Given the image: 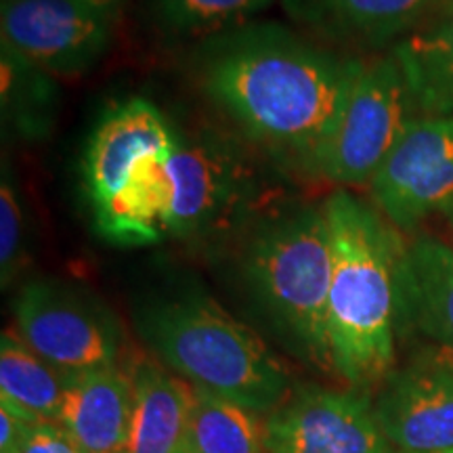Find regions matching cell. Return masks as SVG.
Listing matches in <instances>:
<instances>
[{
    "label": "cell",
    "mask_w": 453,
    "mask_h": 453,
    "mask_svg": "<svg viewBox=\"0 0 453 453\" xmlns=\"http://www.w3.org/2000/svg\"><path fill=\"white\" fill-rule=\"evenodd\" d=\"M208 101L286 173L321 179L364 59L277 24L206 38L194 57Z\"/></svg>",
    "instance_id": "1"
},
{
    "label": "cell",
    "mask_w": 453,
    "mask_h": 453,
    "mask_svg": "<svg viewBox=\"0 0 453 453\" xmlns=\"http://www.w3.org/2000/svg\"><path fill=\"white\" fill-rule=\"evenodd\" d=\"M324 211L332 234L327 336L334 372L365 390L393 372L396 267L405 243L376 206L349 189L327 196Z\"/></svg>",
    "instance_id": "2"
},
{
    "label": "cell",
    "mask_w": 453,
    "mask_h": 453,
    "mask_svg": "<svg viewBox=\"0 0 453 453\" xmlns=\"http://www.w3.org/2000/svg\"><path fill=\"white\" fill-rule=\"evenodd\" d=\"M243 286L254 307L304 364L336 373L327 336L332 234L324 203H288L243 226Z\"/></svg>",
    "instance_id": "3"
},
{
    "label": "cell",
    "mask_w": 453,
    "mask_h": 453,
    "mask_svg": "<svg viewBox=\"0 0 453 453\" xmlns=\"http://www.w3.org/2000/svg\"><path fill=\"white\" fill-rule=\"evenodd\" d=\"M134 327L168 370L248 410L273 411L290 390L280 357L211 296L183 292L147 300L134 311Z\"/></svg>",
    "instance_id": "4"
},
{
    "label": "cell",
    "mask_w": 453,
    "mask_h": 453,
    "mask_svg": "<svg viewBox=\"0 0 453 453\" xmlns=\"http://www.w3.org/2000/svg\"><path fill=\"white\" fill-rule=\"evenodd\" d=\"M183 124L145 97L111 104L95 122L81 157V187L101 240L116 248L162 242L160 185Z\"/></svg>",
    "instance_id": "5"
},
{
    "label": "cell",
    "mask_w": 453,
    "mask_h": 453,
    "mask_svg": "<svg viewBox=\"0 0 453 453\" xmlns=\"http://www.w3.org/2000/svg\"><path fill=\"white\" fill-rule=\"evenodd\" d=\"M257 191L252 164L234 137L183 127L162 170V240L200 243L242 231L257 217Z\"/></svg>",
    "instance_id": "6"
},
{
    "label": "cell",
    "mask_w": 453,
    "mask_h": 453,
    "mask_svg": "<svg viewBox=\"0 0 453 453\" xmlns=\"http://www.w3.org/2000/svg\"><path fill=\"white\" fill-rule=\"evenodd\" d=\"M15 330L50 364L67 372L116 365L122 327L93 292L57 277H34L17 292Z\"/></svg>",
    "instance_id": "7"
},
{
    "label": "cell",
    "mask_w": 453,
    "mask_h": 453,
    "mask_svg": "<svg viewBox=\"0 0 453 453\" xmlns=\"http://www.w3.org/2000/svg\"><path fill=\"white\" fill-rule=\"evenodd\" d=\"M413 118L418 113L395 57L364 61L327 151L321 180L340 185V189L370 187Z\"/></svg>",
    "instance_id": "8"
},
{
    "label": "cell",
    "mask_w": 453,
    "mask_h": 453,
    "mask_svg": "<svg viewBox=\"0 0 453 453\" xmlns=\"http://www.w3.org/2000/svg\"><path fill=\"white\" fill-rule=\"evenodd\" d=\"M116 9L88 0H3L0 44L55 78L93 70L110 50Z\"/></svg>",
    "instance_id": "9"
},
{
    "label": "cell",
    "mask_w": 453,
    "mask_h": 453,
    "mask_svg": "<svg viewBox=\"0 0 453 453\" xmlns=\"http://www.w3.org/2000/svg\"><path fill=\"white\" fill-rule=\"evenodd\" d=\"M373 206L395 229L413 231L453 206V116L413 118L370 183Z\"/></svg>",
    "instance_id": "10"
},
{
    "label": "cell",
    "mask_w": 453,
    "mask_h": 453,
    "mask_svg": "<svg viewBox=\"0 0 453 453\" xmlns=\"http://www.w3.org/2000/svg\"><path fill=\"white\" fill-rule=\"evenodd\" d=\"M265 453H393L364 388H303L271 411Z\"/></svg>",
    "instance_id": "11"
},
{
    "label": "cell",
    "mask_w": 453,
    "mask_h": 453,
    "mask_svg": "<svg viewBox=\"0 0 453 453\" xmlns=\"http://www.w3.org/2000/svg\"><path fill=\"white\" fill-rule=\"evenodd\" d=\"M373 411L396 453L453 451V353L430 347L390 372Z\"/></svg>",
    "instance_id": "12"
},
{
    "label": "cell",
    "mask_w": 453,
    "mask_h": 453,
    "mask_svg": "<svg viewBox=\"0 0 453 453\" xmlns=\"http://www.w3.org/2000/svg\"><path fill=\"white\" fill-rule=\"evenodd\" d=\"M396 330L453 353V248L439 237L405 243L396 267Z\"/></svg>",
    "instance_id": "13"
},
{
    "label": "cell",
    "mask_w": 453,
    "mask_h": 453,
    "mask_svg": "<svg viewBox=\"0 0 453 453\" xmlns=\"http://www.w3.org/2000/svg\"><path fill=\"white\" fill-rule=\"evenodd\" d=\"M447 0H283L296 19L342 47L380 49L403 41Z\"/></svg>",
    "instance_id": "14"
},
{
    "label": "cell",
    "mask_w": 453,
    "mask_h": 453,
    "mask_svg": "<svg viewBox=\"0 0 453 453\" xmlns=\"http://www.w3.org/2000/svg\"><path fill=\"white\" fill-rule=\"evenodd\" d=\"M133 407V373L118 364L78 372L65 395L59 424L84 453H111L128 443Z\"/></svg>",
    "instance_id": "15"
},
{
    "label": "cell",
    "mask_w": 453,
    "mask_h": 453,
    "mask_svg": "<svg viewBox=\"0 0 453 453\" xmlns=\"http://www.w3.org/2000/svg\"><path fill=\"white\" fill-rule=\"evenodd\" d=\"M134 407L128 453H177L187 441L196 387L154 359L133 370Z\"/></svg>",
    "instance_id": "16"
},
{
    "label": "cell",
    "mask_w": 453,
    "mask_h": 453,
    "mask_svg": "<svg viewBox=\"0 0 453 453\" xmlns=\"http://www.w3.org/2000/svg\"><path fill=\"white\" fill-rule=\"evenodd\" d=\"M418 118L453 116V0L393 47Z\"/></svg>",
    "instance_id": "17"
},
{
    "label": "cell",
    "mask_w": 453,
    "mask_h": 453,
    "mask_svg": "<svg viewBox=\"0 0 453 453\" xmlns=\"http://www.w3.org/2000/svg\"><path fill=\"white\" fill-rule=\"evenodd\" d=\"M61 111L59 82L42 67L0 44V118L3 133L21 143H42Z\"/></svg>",
    "instance_id": "18"
},
{
    "label": "cell",
    "mask_w": 453,
    "mask_h": 453,
    "mask_svg": "<svg viewBox=\"0 0 453 453\" xmlns=\"http://www.w3.org/2000/svg\"><path fill=\"white\" fill-rule=\"evenodd\" d=\"M76 372L61 370L32 350L17 330L0 336V395L38 420L59 422Z\"/></svg>",
    "instance_id": "19"
},
{
    "label": "cell",
    "mask_w": 453,
    "mask_h": 453,
    "mask_svg": "<svg viewBox=\"0 0 453 453\" xmlns=\"http://www.w3.org/2000/svg\"><path fill=\"white\" fill-rule=\"evenodd\" d=\"M187 445L194 453H265V424L257 411L196 387Z\"/></svg>",
    "instance_id": "20"
},
{
    "label": "cell",
    "mask_w": 453,
    "mask_h": 453,
    "mask_svg": "<svg viewBox=\"0 0 453 453\" xmlns=\"http://www.w3.org/2000/svg\"><path fill=\"white\" fill-rule=\"evenodd\" d=\"M164 30L180 38H211L263 13L275 0H151Z\"/></svg>",
    "instance_id": "21"
},
{
    "label": "cell",
    "mask_w": 453,
    "mask_h": 453,
    "mask_svg": "<svg viewBox=\"0 0 453 453\" xmlns=\"http://www.w3.org/2000/svg\"><path fill=\"white\" fill-rule=\"evenodd\" d=\"M32 257V220L24 189L7 154L0 166V283L13 286Z\"/></svg>",
    "instance_id": "22"
},
{
    "label": "cell",
    "mask_w": 453,
    "mask_h": 453,
    "mask_svg": "<svg viewBox=\"0 0 453 453\" xmlns=\"http://www.w3.org/2000/svg\"><path fill=\"white\" fill-rule=\"evenodd\" d=\"M17 453H84L59 422H34L27 426Z\"/></svg>",
    "instance_id": "23"
},
{
    "label": "cell",
    "mask_w": 453,
    "mask_h": 453,
    "mask_svg": "<svg viewBox=\"0 0 453 453\" xmlns=\"http://www.w3.org/2000/svg\"><path fill=\"white\" fill-rule=\"evenodd\" d=\"M88 3L99 4V7H107V9H116V11H120L122 0H88Z\"/></svg>",
    "instance_id": "24"
},
{
    "label": "cell",
    "mask_w": 453,
    "mask_h": 453,
    "mask_svg": "<svg viewBox=\"0 0 453 453\" xmlns=\"http://www.w3.org/2000/svg\"><path fill=\"white\" fill-rule=\"evenodd\" d=\"M177 453H194V451H191V449H189V445H187V441H185V445H183V447H180V449H179Z\"/></svg>",
    "instance_id": "25"
},
{
    "label": "cell",
    "mask_w": 453,
    "mask_h": 453,
    "mask_svg": "<svg viewBox=\"0 0 453 453\" xmlns=\"http://www.w3.org/2000/svg\"><path fill=\"white\" fill-rule=\"evenodd\" d=\"M447 214H449V220H451V226H453V206H451V211L447 212Z\"/></svg>",
    "instance_id": "26"
},
{
    "label": "cell",
    "mask_w": 453,
    "mask_h": 453,
    "mask_svg": "<svg viewBox=\"0 0 453 453\" xmlns=\"http://www.w3.org/2000/svg\"><path fill=\"white\" fill-rule=\"evenodd\" d=\"M111 453H128L127 449H118V451H111Z\"/></svg>",
    "instance_id": "27"
},
{
    "label": "cell",
    "mask_w": 453,
    "mask_h": 453,
    "mask_svg": "<svg viewBox=\"0 0 453 453\" xmlns=\"http://www.w3.org/2000/svg\"><path fill=\"white\" fill-rule=\"evenodd\" d=\"M393 453H396V451H393ZM445 453H453V451H445Z\"/></svg>",
    "instance_id": "28"
},
{
    "label": "cell",
    "mask_w": 453,
    "mask_h": 453,
    "mask_svg": "<svg viewBox=\"0 0 453 453\" xmlns=\"http://www.w3.org/2000/svg\"><path fill=\"white\" fill-rule=\"evenodd\" d=\"M0 453H11V451H0Z\"/></svg>",
    "instance_id": "29"
}]
</instances>
